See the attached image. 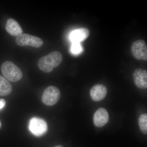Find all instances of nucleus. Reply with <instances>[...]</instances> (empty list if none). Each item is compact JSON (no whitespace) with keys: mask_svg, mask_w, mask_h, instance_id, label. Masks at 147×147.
<instances>
[{"mask_svg":"<svg viewBox=\"0 0 147 147\" xmlns=\"http://www.w3.org/2000/svg\"><path fill=\"white\" fill-rule=\"evenodd\" d=\"M131 53L135 59L139 60H147V47L144 40L134 41L131 47Z\"/></svg>","mask_w":147,"mask_h":147,"instance_id":"nucleus-5","label":"nucleus"},{"mask_svg":"<svg viewBox=\"0 0 147 147\" xmlns=\"http://www.w3.org/2000/svg\"><path fill=\"white\" fill-rule=\"evenodd\" d=\"M29 129L34 135L41 136L47 131V123L44 120L38 118L34 117L30 120Z\"/></svg>","mask_w":147,"mask_h":147,"instance_id":"nucleus-6","label":"nucleus"},{"mask_svg":"<svg viewBox=\"0 0 147 147\" xmlns=\"http://www.w3.org/2000/svg\"><path fill=\"white\" fill-rule=\"evenodd\" d=\"M107 93V88L104 85L97 84L92 87L90 91V95L93 101L98 102L105 98Z\"/></svg>","mask_w":147,"mask_h":147,"instance_id":"nucleus-8","label":"nucleus"},{"mask_svg":"<svg viewBox=\"0 0 147 147\" xmlns=\"http://www.w3.org/2000/svg\"><path fill=\"white\" fill-rule=\"evenodd\" d=\"M7 32L11 35L17 37L23 34V31L18 22L12 18L7 20L6 25Z\"/></svg>","mask_w":147,"mask_h":147,"instance_id":"nucleus-11","label":"nucleus"},{"mask_svg":"<svg viewBox=\"0 0 147 147\" xmlns=\"http://www.w3.org/2000/svg\"><path fill=\"white\" fill-rule=\"evenodd\" d=\"M139 128L143 134H147V115L144 114L140 116L139 119Z\"/></svg>","mask_w":147,"mask_h":147,"instance_id":"nucleus-13","label":"nucleus"},{"mask_svg":"<svg viewBox=\"0 0 147 147\" xmlns=\"http://www.w3.org/2000/svg\"><path fill=\"white\" fill-rule=\"evenodd\" d=\"M5 105V101L4 99H0V110H1Z\"/></svg>","mask_w":147,"mask_h":147,"instance_id":"nucleus-15","label":"nucleus"},{"mask_svg":"<svg viewBox=\"0 0 147 147\" xmlns=\"http://www.w3.org/2000/svg\"><path fill=\"white\" fill-rule=\"evenodd\" d=\"M0 125H1V123H0Z\"/></svg>","mask_w":147,"mask_h":147,"instance_id":"nucleus-17","label":"nucleus"},{"mask_svg":"<svg viewBox=\"0 0 147 147\" xmlns=\"http://www.w3.org/2000/svg\"><path fill=\"white\" fill-rule=\"evenodd\" d=\"M16 42L19 46H30L36 48L41 47L43 43L41 38L27 34H22L16 37Z\"/></svg>","mask_w":147,"mask_h":147,"instance_id":"nucleus-3","label":"nucleus"},{"mask_svg":"<svg viewBox=\"0 0 147 147\" xmlns=\"http://www.w3.org/2000/svg\"><path fill=\"white\" fill-rule=\"evenodd\" d=\"M133 78L134 84L138 88L145 89L147 88V71L141 68L134 71Z\"/></svg>","mask_w":147,"mask_h":147,"instance_id":"nucleus-7","label":"nucleus"},{"mask_svg":"<svg viewBox=\"0 0 147 147\" xmlns=\"http://www.w3.org/2000/svg\"><path fill=\"white\" fill-rule=\"evenodd\" d=\"M12 87L10 83L5 78L0 75V96H6L11 92Z\"/></svg>","mask_w":147,"mask_h":147,"instance_id":"nucleus-12","label":"nucleus"},{"mask_svg":"<svg viewBox=\"0 0 147 147\" xmlns=\"http://www.w3.org/2000/svg\"><path fill=\"white\" fill-rule=\"evenodd\" d=\"M90 31L86 28H81L73 31L70 34V40L73 42H79L84 41L89 36Z\"/></svg>","mask_w":147,"mask_h":147,"instance_id":"nucleus-10","label":"nucleus"},{"mask_svg":"<svg viewBox=\"0 0 147 147\" xmlns=\"http://www.w3.org/2000/svg\"><path fill=\"white\" fill-rule=\"evenodd\" d=\"M60 97V92L57 87L51 86L47 88L43 92L42 102L45 105L52 106L59 101Z\"/></svg>","mask_w":147,"mask_h":147,"instance_id":"nucleus-4","label":"nucleus"},{"mask_svg":"<svg viewBox=\"0 0 147 147\" xmlns=\"http://www.w3.org/2000/svg\"><path fill=\"white\" fill-rule=\"evenodd\" d=\"M84 49L81 45V43L79 42H73L71 45V53L74 55H79L83 52Z\"/></svg>","mask_w":147,"mask_h":147,"instance_id":"nucleus-14","label":"nucleus"},{"mask_svg":"<svg viewBox=\"0 0 147 147\" xmlns=\"http://www.w3.org/2000/svg\"><path fill=\"white\" fill-rule=\"evenodd\" d=\"M109 120L108 111L103 108H100L95 113L93 117L94 123L97 127H102L107 124Z\"/></svg>","mask_w":147,"mask_h":147,"instance_id":"nucleus-9","label":"nucleus"},{"mask_svg":"<svg viewBox=\"0 0 147 147\" xmlns=\"http://www.w3.org/2000/svg\"><path fill=\"white\" fill-rule=\"evenodd\" d=\"M56 147H63L61 146H57Z\"/></svg>","mask_w":147,"mask_h":147,"instance_id":"nucleus-16","label":"nucleus"},{"mask_svg":"<svg viewBox=\"0 0 147 147\" xmlns=\"http://www.w3.org/2000/svg\"><path fill=\"white\" fill-rule=\"evenodd\" d=\"M63 61V56L59 51H54L40 58L38 62V66L41 71L50 73L59 65Z\"/></svg>","mask_w":147,"mask_h":147,"instance_id":"nucleus-1","label":"nucleus"},{"mask_svg":"<svg viewBox=\"0 0 147 147\" xmlns=\"http://www.w3.org/2000/svg\"><path fill=\"white\" fill-rule=\"evenodd\" d=\"M1 70L3 75L11 82H18L23 76L21 69L9 61H6L3 63L1 67Z\"/></svg>","mask_w":147,"mask_h":147,"instance_id":"nucleus-2","label":"nucleus"}]
</instances>
